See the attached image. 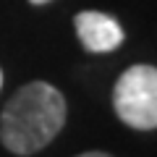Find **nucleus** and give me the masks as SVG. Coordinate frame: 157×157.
<instances>
[{"label": "nucleus", "instance_id": "obj_1", "mask_svg": "<svg viewBox=\"0 0 157 157\" xmlns=\"http://www.w3.org/2000/svg\"><path fill=\"white\" fill-rule=\"evenodd\" d=\"M66 123V100L52 84L32 81L3 107L0 141L13 155H34L47 147Z\"/></svg>", "mask_w": 157, "mask_h": 157}, {"label": "nucleus", "instance_id": "obj_4", "mask_svg": "<svg viewBox=\"0 0 157 157\" xmlns=\"http://www.w3.org/2000/svg\"><path fill=\"white\" fill-rule=\"evenodd\" d=\"M78 157H110V155H105V152H84V155H78Z\"/></svg>", "mask_w": 157, "mask_h": 157}, {"label": "nucleus", "instance_id": "obj_6", "mask_svg": "<svg viewBox=\"0 0 157 157\" xmlns=\"http://www.w3.org/2000/svg\"><path fill=\"white\" fill-rule=\"evenodd\" d=\"M0 86H3V71H0Z\"/></svg>", "mask_w": 157, "mask_h": 157}, {"label": "nucleus", "instance_id": "obj_5", "mask_svg": "<svg viewBox=\"0 0 157 157\" xmlns=\"http://www.w3.org/2000/svg\"><path fill=\"white\" fill-rule=\"evenodd\" d=\"M29 3H34V6H42V3H50V0H29Z\"/></svg>", "mask_w": 157, "mask_h": 157}, {"label": "nucleus", "instance_id": "obj_2", "mask_svg": "<svg viewBox=\"0 0 157 157\" xmlns=\"http://www.w3.org/2000/svg\"><path fill=\"white\" fill-rule=\"evenodd\" d=\"M113 105L126 126L152 131L157 126V71L152 66H131L113 89Z\"/></svg>", "mask_w": 157, "mask_h": 157}, {"label": "nucleus", "instance_id": "obj_3", "mask_svg": "<svg viewBox=\"0 0 157 157\" xmlns=\"http://www.w3.org/2000/svg\"><path fill=\"white\" fill-rule=\"evenodd\" d=\"M76 34L89 52H110L123 42V29L113 16L100 11H81L76 16Z\"/></svg>", "mask_w": 157, "mask_h": 157}]
</instances>
